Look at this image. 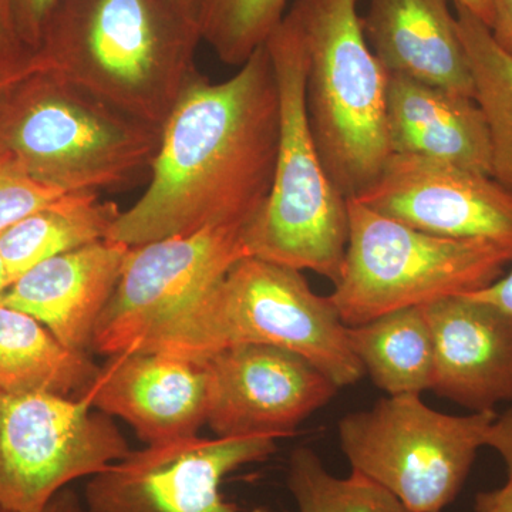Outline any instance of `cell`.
Masks as SVG:
<instances>
[{"label": "cell", "mask_w": 512, "mask_h": 512, "mask_svg": "<svg viewBox=\"0 0 512 512\" xmlns=\"http://www.w3.org/2000/svg\"><path fill=\"white\" fill-rule=\"evenodd\" d=\"M57 0H12L16 35L29 55L39 46L47 19Z\"/></svg>", "instance_id": "cell-26"}, {"label": "cell", "mask_w": 512, "mask_h": 512, "mask_svg": "<svg viewBox=\"0 0 512 512\" xmlns=\"http://www.w3.org/2000/svg\"><path fill=\"white\" fill-rule=\"evenodd\" d=\"M453 2L456 6L466 8L490 28L494 16L493 0H453Z\"/></svg>", "instance_id": "cell-33"}, {"label": "cell", "mask_w": 512, "mask_h": 512, "mask_svg": "<svg viewBox=\"0 0 512 512\" xmlns=\"http://www.w3.org/2000/svg\"><path fill=\"white\" fill-rule=\"evenodd\" d=\"M279 126L266 45L225 82L195 74L161 130L147 190L121 211L107 238L137 247L248 222L271 191Z\"/></svg>", "instance_id": "cell-1"}, {"label": "cell", "mask_w": 512, "mask_h": 512, "mask_svg": "<svg viewBox=\"0 0 512 512\" xmlns=\"http://www.w3.org/2000/svg\"><path fill=\"white\" fill-rule=\"evenodd\" d=\"M62 194L63 191L33 180L0 153V232Z\"/></svg>", "instance_id": "cell-25"}, {"label": "cell", "mask_w": 512, "mask_h": 512, "mask_svg": "<svg viewBox=\"0 0 512 512\" xmlns=\"http://www.w3.org/2000/svg\"><path fill=\"white\" fill-rule=\"evenodd\" d=\"M288 488L299 512H412L389 490L357 471L345 478L333 476L308 447L292 453Z\"/></svg>", "instance_id": "cell-23"}, {"label": "cell", "mask_w": 512, "mask_h": 512, "mask_svg": "<svg viewBox=\"0 0 512 512\" xmlns=\"http://www.w3.org/2000/svg\"><path fill=\"white\" fill-rule=\"evenodd\" d=\"M200 40L175 0H57L26 73L57 74L163 130Z\"/></svg>", "instance_id": "cell-2"}, {"label": "cell", "mask_w": 512, "mask_h": 512, "mask_svg": "<svg viewBox=\"0 0 512 512\" xmlns=\"http://www.w3.org/2000/svg\"><path fill=\"white\" fill-rule=\"evenodd\" d=\"M369 210L427 234L512 248V190L491 175L413 154H392L359 197Z\"/></svg>", "instance_id": "cell-13"}, {"label": "cell", "mask_w": 512, "mask_h": 512, "mask_svg": "<svg viewBox=\"0 0 512 512\" xmlns=\"http://www.w3.org/2000/svg\"><path fill=\"white\" fill-rule=\"evenodd\" d=\"M99 369L89 353L67 348L33 316L0 305V392L80 399Z\"/></svg>", "instance_id": "cell-19"}, {"label": "cell", "mask_w": 512, "mask_h": 512, "mask_svg": "<svg viewBox=\"0 0 512 512\" xmlns=\"http://www.w3.org/2000/svg\"><path fill=\"white\" fill-rule=\"evenodd\" d=\"M348 328L330 296L313 291L301 271L245 256L134 350L202 363L235 346H274L302 356L343 389L365 376Z\"/></svg>", "instance_id": "cell-3"}, {"label": "cell", "mask_w": 512, "mask_h": 512, "mask_svg": "<svg viewBox=\"0 0 512 512\" xmlns=\"http://www.w3.org/2000/svg\"><path fill=\"white\" fill-rule=\"evenodd\" d=\"M362 28L387 74L474 99L473 74L447 0H369Z\"/></svg>", "instance_id": "cell-17"}, {"label": "cell", "mask_w": 512, "mask_h": 512, "mask_svg": "<svg viewBox=\"0 0 512 512\" xmlns=\"http://www.w3.org/2000/svg\"><path fill=\"white\" fill-rule=\"evenodd\" d=\"M360 0H298L289 10L305 46V103L313 140L332 183L352 200L392 156L387 73L367 45Z\"/></svg>", "instance_id": "cell-6"}, {"label": "cell", "mask_w": 512, "mask_h": 512, "mask_svg": "<svg viewBox=\"0 0 512 512\" xmlns=\"http://www.w3.org/2000/svg\"><path fill=\"white\" fill-rule=\"evenodd\" d=\"M474 512H512V477L495 490L478 493Z\"/></svg>", "instance_id": "cell-30"}, {"label": "cell", "mask_w": 512, "mask_h": 512, "mask_svg": "<svg viewBox=\"0 0 512 512\" xmlns=\"http://www.w3.org/2000/svg\"><path fill=\"white\" fill-rule=\"evenodd\" d=\"M116 202L99 192H64L45 207L30 212L0 232V255L10 281L33 266L109 237L120 217Z\"/></svg>", "instance_id": "cell-20"}, {"label": "cell", "mask_w": 512, "mask_h": 512, "mask_svg": "<svg viewBox=\"0 0 512 512\" xmlns=\"http://www.w3.org/2000/svg\"><path fill=\"white\" fill-rule=\"evenodd\" d=\"M470 296L512 313V269L510 272H505L493 285Z\"/></svg>", "instance_id": "cell-31"}, {"label": "cell", "mask_w": 512, "mask_h": 512, "mask_svg": "<svg viewBox=\"0 0 512 512\" xmlns=\"http://www.w3.org/2000/svg\"><path fill=\"white\" fill-rule=\"evenodd\" d=\"M200 365L208 375L205 424L222 439L293 436L339 390L308 360L274 346H235Z\"/></svg>", "instance_id": "cell-12"}, {"label": "cell", "mask_w": 512, "mask_h": 512, "mask_svg": "<svg viewBox=\"0 0 512 512\" xmlns=\"http://www.w3.org/2000/svg\"><path fill=\"white\" fill-rule=\"evenodd\" d=\"M245 224L130 247L90 350L113 356L136 349L214 288L232 266L249 256Z\"/></svg>", "instance_id": "cell-10"}, {"label": "cell", "mask_w": 512, "mask_h": 512, "mask_svg": "<svg viewBox=\"0 0 512 512\" xmlns=\"http://www.w3.org/2000/svg\"><path fill=\"white\" fill-rule=\"evenodd\" d=\"M80 399L126 421L147 446L187 439L207 423V370L163 353L128 350L109 356Z\"/></svg>", "instance_id": "cell-14"}, {"label": "cell", "mask_w": 512, "mask_h": 512, "mask_svg": "<svg viewBox=\"0 0 512 512\" xmlns=\"http://www.w3.org/2000/svg\"><path fill=\"white\" fill-rule=\"evenodd\" d=\"M29 59V52L20 43L13 25L12 0H0V64L25 74Z\"/></svg>", "instance_id": "cell-27"}, {"label": "cell", "mask_w": 512, "mask_h": 512, "mask_svg": "<svg viewBox=\"0 0 512 512\" xmlns=\"http://www.w3.org/2000/svg\"><path fill=\"white\" fill-rule=\"evenodd\" d=\"M22 76H25V74L15 72V70L8 69V67L0 64V94L5 92L10 84L16 82V80L20 79Z\"/></svg>", "instance_id": "cell-34"}, {"label": "cell", "mask_w": 512, "mask_h": 512, "mask_svg": "<svg viewBox=\"0 0 512 512\" xmlns=\"http://www.w3.org/2000/svg\"><path fill=\"white\" fill-rule=\"evenodd\" d=\"M275 451L274 437L148 444L90 477L84 504L89 512H238L222 497V481Z\"/></svg>", "instance_id": "cell-11"}, {"label": "cell", "mask_w": 512, "mask_h": 512, "mask_svg": "<svg viewBox=\"0 0 512 512\" xmlns=\"http://www.w3.org/2000/svg\"><path fill=\"white\" fill-rule=\"evenodd\" d=\"M458 33L474 82V100L487 121L493 178L512 190V56L495 43L487 25L456 6Z\"/></svg>", "instance_id": "cell-22"}, {"label": "cell", "mask_w": 512, "mask_h": 512, "mask_svg": "<svg viewBox=\"0 0 512 512\" xmlns=\"http://www.w3.org/2000/svg\"><path fill=\"white\" fill-rule=\"evenodd\" d=\"M423 309L434 343L430 392L470 413L512 403V313L470 295Z\"/></svg>", "instance_id": "cell-15"}, {"label": "cell", "mask_w": 512, "mask_h": 512, "mask_svg": "<svg viewBox=\"0 0 512 512\" xmlns=\"http://www.w3.org/2000/svg\"><path fill=\"white\" fill-rule=\"evenodd\" d=\"M130 451L110 416L84 399L0 392V510H43Z\"/></svg>", "instance_id": "cell-9"}, {"label": "cell", "mask_w": 512, "mask_h": 512, "mask_svg": "<svg viewBox=\"0 0 512 512\" xmlns=\"http://www.w3.org/2000/svg\"><path fill=\"white\" fill-rule=\"evenodd\" d=\"M0 512H10L3 511ZM37 512H89L87 511L86 504L80 500L79 495L69 488H64L59 494L46 505L43 510Z\"/></svg>", "instance_id": "cell-32"}, {"label": "cell", "mask_w": 512, "mask_h": 512, "mask_svg": "<svg viewBox=\"0 0 512 512\" xmlns=\"http://www.w3.org/2000/svg\"><path fill=\"white\" fill-rule=\"evenodd\" d=\"M348 333L365 375L387 396L431 390L434 343L423 306L384 313Z\"/></svg>", "instance_id": "cell-21"}, {"label": "cell", "mask_w": 512, "mask_h": 512, "mask_svg": "<svg viewBox=\"0 0 512 512\" xmlns=\"http://www.w3.org/2000/svg\"><path fill=\"white\" fill-rule=\"evenodd\" d=\"M251 512H282V511L271 510V508H268V507H258V508H255V510H252Z\"/></svg>", "instance_id": "cell-37"}, {"label": "cell", "mask_w": 512, "mask_h": 512, "mask_svg": "<svg viewBox=\"0 0 512 512\" xmlns=\"http://www.w3.org/2000/svg\"><path fill=\"white\" fill-rule=\"evenodd\" d=\"M175 2H177L185 12L190 13V15L198 19V0H175Z\"/></svg>", "instance_id": "cell-36"}, {"label": "cell", "mask_w": 512, "mask_h": 512, "mask_svg": "<svg viewBox=\"0 0 512 512\" xmlns=\"http://www.w3.org/2000/svg\"><path fill=\"white\" fill-rule=\"evenodd\" d=\"M512 265V248L427 234L349 200V242L330 295L346 326L399 309L473 295Z\"/></svg>", "instance_id": "cell-7"}, {"label": "cell", "mask_w": 512, "mask_h": 512, "mask_svg": "<svg viewBox=\"0 0 512 512\" xmlns=\"http://www.w3.org/2000/svg\"><path fill=\"white\" fill-rule=\"evenodd\" d=\"M288 0H198L201 40L229 66H242L285 18Z\"/></svg>", "instance_id": "cell-24"}, {"label": "cell", "mask_w": 512, "mask_h": 512, "mask_svg": "<svg viewBox=\"0 0 512 512\" xmlns=\"http://www.w3.org/2000/svg\"><path fill=\"white\" fill-rule=\"evenodd\" d=\"M10 285H12V281H10L5 262H3L2 255H0V305H2L3 298H5Z\"/></svg>", "instance_id": "cell-35"}, {"label": "cell", "mask_w": 512, "mask_h": 512, "mask_svg": "<svg viewBox=\"0 0 512 512\" xmlns=\"http://www.w3.org/2000/svg\"><path fill=\"white\" fill-rule=\"evenodd\" d=\"M495 417L437 412L416 394L387 396L340 419L339 443L353 471L410 511L441 512L466 484Z\"/></svg>", "instance_id": "cell-8"}, {"label": "cell", "mask_w": 512, "mask_h": 512, "mask_svg": "<svg viewBox=\"0 0 512 512\" xmlns=\"http://www.w3.org/2000/svg\"><path fill=\"white\" fill-rule=\"evenodd\" d=\"M281 126L274 181L245 224L249 256L338 282L349 242V200L332 183L313 140L305 103V46L291 12L269 36Z\"/></svg>", "instance_id": "cell-5"}, {"label": "cell", "mask_w": 512, "mask_h": 512, "mask_svg": "<svg viewBox=\"0 0 512 512\" xmlns=\"http://www.w3.org/2000/svg\"><path fill=\"white\" fill-rule=\"evenodd\" d=\"M151 126L57 74L28 72L0 94V153L63 192L127 187L150 173Z\"/></svg>", "instance_id": "cell-4"}, {"label": "cell", "mask_w": 512, "mask_h": 512, "mask_svg": "<svg viewBox=\"0 0 512 512\" xmlns=\"http://www.w3.org/2000/svg\"><path fill=\"white\" fill-rule=\"evenodd\" d=\"M128 251L123 242L104 238L47 259L10 285L2 305L33 316L67 348L89 353Z\"/></svg>", "instance_id": "cell-16"}, {"label": "cell", "mask_w": 512, "mask_h": 512, "mask_svg": "<svg viewBox=\"0 0 512 512\" xmlns=\"http://www.w3.org/2000/svg\"><path fill=\"white\" fill-rule=\"evenodd\" d=\"M386 119L393 154L433 158L491 175L490 133L473 97L387 74Z\"/></svg>", "instance_id": "cell-18"}, {"label": "cell", "mask_w": 512, "mask_h": 512, "mask_svg": "<svg viewBox=\"0 0 512 512\" xmlns=\"http://www.w3.org/2000/svg\"><path fill=\"white\" fill-rule=\"evenodd\" d=\"M485 447L493 448L507 466L508 476L512 477V403L501 416L495 417L488 430Z\"/></svg>", "instance_id": "cell-28"}, {"label": "cell", "mask_w": 512, "mask_h": 512, "mask_svg": "<svg viewBox=\"0 0 512 512\" xmlns=\"http://www.w3.org/2000/svg\"><path fill=\"white\" fill-rule=\"evenodd\" d=\"M493 6L491 35L495 43L512 56V0H493Z\"/></svg>", "instance_id": "cell-29"}]
</instances>
